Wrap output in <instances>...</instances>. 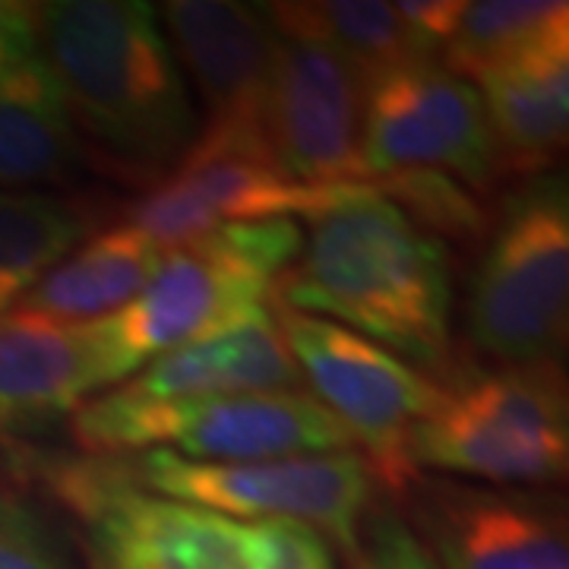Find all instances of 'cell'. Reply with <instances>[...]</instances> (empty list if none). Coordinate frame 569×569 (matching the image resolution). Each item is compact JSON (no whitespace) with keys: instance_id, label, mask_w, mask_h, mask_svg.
Returning a JSON list of instances; mask_svg holds the SVG:
<instances>
[{"instance_id":"cell-4","label":"cell","mask_w":569,"mask_h":569,"mask_svg":"<svg viewBox=\"0 0 569 569\" xmlns=\"http://www.w3.org/2000/svg\"><path fill=\"white\" fill-rule=\"evenodd\" d=\"M567 383L553 361L449 373L411 433V466L488 485H550L567 475Z\"/></svg>"},{"instance_id":"cell-17","label":"cell","mask_w":569,"mask_h":569,"mask_svg":"<svg viewBox=\"0 0 569 569\" xmlns=\"http://www.w3.org/2000/svg\"><path fill=\"white\" fill-rule=\"evenodd\" d=\"M497 142L500 178H535L560 159L569 127V36L475 82Z\"/></svg>"},{"instance_id":"cell-7","label":"cell","mask_w":569,"mask_h":569,"mask_svg":"<svg viewBox=\"0 0 569 569\" xmlns=\"http://www.w3.org/2000/svg\"><path fill=\"white\" fill-rule=\"evenodd\" d=\"M96 569H257L250 519L137 488L121 459L41 462Z\"/></svg>"},{"instance_id":"cell-23","label":"cell","mask_w":569,"mask_h":569,"mask_svg":"<svg viewBox=\"0 0 569 569\" xmlns=\"http://www.w3.org/2000/svg\"><path fill=\"white\" fill-rule=\"evenodd\" d=\"M370 183L440 244H471L478 238H488L493 224L481 197L440 171H396Z\"/></svg>"},{"instance_id":"cell-26","label":"cell","mask_w":569,"mask_h":569,"mask_svg":"<svg viewBox=\"0 0 569 569\" xmlns=\"http://www.w3.org/2000/svg\"><path fill=\"white\" fill-rule=\"evenodd\" d=\"M358 569H440L421 535L396 512H367L358 538Z\"/></svg>"},{"instance_id":"cell-2","label":"cell","mask_w":569,"mask_h":569,"mask_svg":"<svg viewBox=\"0 0 569 569\" xmlns=\"http://www.w3.org/2000/svg\"><path fill=\"white\" fill-rule=\"evenodd\" d=\"M36 26L86 156L140 187L171 174L200 121L159 10L137 0H54L36 3Z\"/></svg>"},{"instance_id":"cell-10","label":"cell","mask_w":569,"mask_h":569,"mask_svg":"<svg viewBox=\"0 0 569 569\" xmlns=\"http://www.w3.org/2000/svg\"><path fill=\"white\" fill-rule=\"evenodd\" d=\"M367 89L365 77L332 44L276 26V58L260 118L266 156L291 181L367 183L361 159Z\"/></svg>"},{"instance_id":"cell-9","label":"cell","mask_w":569,"mask_h":569,"mask_svg":"<svg viewBox=\"0 0 569 569\" xmlns=\"http://www.w3.org/2000/svg\"><path fill=\"white\" fill-rule=\"evenodd\" d=\"M272 317L301 380L365 447L373 478L406 493L421 471L411 466V433L440 399V383L346 326L272 305Z\"/></svg>"},{"instance_id":"cell-12","label":"cell","mask_w":569,"mask_h":569,"mask_svg":"<svg viewBox=\"0 0 569 569\" xmlns=\"http://www.w3.org/2000/svg\"><path fill=\"white\" fill-rule=\"evenodd\" d=\"M355 187L358 183L313 187L291 181L260 156L193 142L178 168L127 209L123 222L171 250L222 224L310 219L342 203Z\"/></svg>"},{"instance_id":"cell-1","label":"cell","mask_w":569,"mask_h":569,"mask_svg":"<svg viewBox=\"0 0 569 569\" xmlns=\"http://www.w3.org/2000/svg\"><path fill=\"white\" fill-rule=\"evenodd\" d=\"M307 222L310 234L272 288V305L329 317L408 367L449 377L456 351L447 244L370 181Z\"/></svg>"},{"instance_id":"cell-24","label":"cell","mask_w":569,"mask_h":569,"mask_svg":"<svg viewBox=\"0 0 569 569\" xmlns=\"http://www.w3.org/2000/svg\"><path fill=\"white\" fill-rule=\"evenodd\" d=\"M0 569H77L58 535L22 493L0 485Z\"/></svg>"},{"instance_id":"cell-25","label":"cell","mask_w":569,"mask_h":569,"mask_svg":"<svg viewBox=\"0 0 569 569\" xmlns=\"http://www.w3.org/2000/svg\"><path fill=\"white\" fill-rule=\"evenodd\" d=\"M257 569H336L329 538L305 522L250 519Z\"/></svg>"},{"instance_id":"cell-20","label":"cell","mask_w":569,"mask_h":569,"mask_svg":"<svg viewBox=\"0 0 569 569\" xmlns=\"http://www.w3.org/2000/svg\"><path fill=\"white\" fill-rule=\"evenodd\" d=\"M266 13L276 26L301 29L332 44L365 77L367 86L408 67L437 61L425 41L402 20L396 3H380V0L269 3Z\"/></svg>"},{"instance_id":"cell-22","label":"cell","mask_w":569,"mask_h":569,"mask_svg":"<svg viewBox=\"0 0 569 569\" xmlns=\"http://www.w3.org/2000/svg\"><path fill=\"white\" fill-rule=\"evenodd\" d=\"M560 36H569V3L563 0L466 3L452 39L440 51V63L449 73L478 82Z\"/></svg>"},{"instance_id":"cell-16","label":"cell","mask_w":569,"mask_h":569,"mask_svg":"<svg viewBox=\"0 0 569 569\" xmlns=\"http://www.w3.org/2000/svg\"><path fill=\"white\" fill-rule=\"evenodd\" d=\"M118 389L137 399L174 402V399L305 389V380L284 346L269 305L263 317L250 323L174 348L162 358L149 361L140 373L123 380Z\"/></svg>"},{"instance_id":"cell-13","label":"cell","mask_w":569,"mask_h":569,"mask_svg":"<svg viewBox=\"0 0 569 569\" xmlns=\"http://www.w3.org/2000/svg\"><path fill=\"white\" fill-rule=\"evenodd\" d=\"M174 58L197 82L206 123L197 142L266 156L260 137L266 89L276 58V26L266 7L224 0H171L162 7Z\"/></svg>"},{"instance_id":"cell-5","label":"cell","mask_w":569,"mask_h":569,"mask_svg":"<svg viewBox=\"0 0 569 569\" xmlns=\"http://www.w3.org/2000/svg\"><path fill=\"white\" fill-rule=\"evenodd\" d=\"M73 437L96 452L164 449L190 462H266L351 449V433L307 389L216 399H137L123 389L86 399Z\"/></svg>"},{"instance_id":"cell-3","label":"cell","mask_w":569,"mask_h":569,"mask_svg":"<svg viewBox=\"0 0 569 569\" xmlns=\"http://www.w3.org/2000/svg\"><path fill=\"white\" fill-rule=\"evenodd\" d=\"M301 247L305 231L295 219L222 224L171 247L130 305L92 323L111 383L174 348L263 317Z\"/></svg>"},{"instance_id":"cell-6","label":"cell","mask_w":569,"mask_h":569,"mask_svg":"<svg viewBox=\"0 0 569 569\" xmlns=\"http://www.w3.org/2000/svg\"><path fill=\"white\" fill-rule=\"evenodd\" d=\"M567 190L563 181L535 178L490 224L468 288V339L497 365L553 361L567 339Z\"/></svg>"},{"instance_id":"cell-21","label":"cell","mask_w":569,"mask_h":569,"mask_svg":"<svg viewBox=\"0 0 569 569\" xmlns=\"http://www.w3.org/2000/svg\"><path fill=\"white\" fill-rule=\"evenodd\" d=\"M96 222V209L73 197L0 190V313L17 310Z\"/></svg>"},{"instance_id":"cell-11","label":"cell","mask_w":569,"mask_h":569,"mask_svg":"<svg viewBox=\"0 0 569 569\" xmlns=\"http://www.w3.org/2000/svg\"><path fill=\"white\" fill-rule=\"evenodd\" d=\"M361 159L367 181L440 171L478 197L503 181L478 86L437 61L389 73L367 89Z\"/></svg>"},{"instance_id":"cell-18","label":"cell","mask_w":569,"mask_h":569,"mask_svg":"<svg viewBox=\"0 0 569 569\" xmlns=\"http://www.w3.org/2000/svg\"><path fill=\"white\" fill-rule=\"evenodd\" d=\"M77 123L39 51L0 77V190L39 193L82 168Z\"/></svg>"},{"instance_id":"cell-28","label":"cell","mask_w":569,"mask_h":569,"mask_svg":"<svg viewBox=\"0 0 569 569\" xmlns=\"http://www.w3.org/2000/svg\"><path fill=\"white\" fill-rule=\"evenodd\" d=\"M39 51L36 3L0 0V77Z\"/></svg>"},{"instance_id":"cell-19","label":"cell","mask_w":569,"mask_h":569,"mask_svg":"<svg viewBox=\"0 0 569 569\" xmlns=\"http://www.w3.org/2000/svg\"><path fill=\"white\" fill-rule=\"evenodd\" d=\"M159 241L133 224L96 231L41 279L17 310L61 323H96L127 307L164 260Z\"/></svg>"},{"instance_id":"cell-15","label":"cell","mask_w":569,"mask_h":569,"mask_svg":"<svg viewBox=\"0 0 569 569\" xmlns=\"http://www.w3.org/2000/svg\"><path fill=\"white\" fill-rule=\"evenodd\" d=\"M102 387H111V377L92 323H61L29 310L0 313V427L51 425Z\"/></svg>"},{"instance_id":"cell-8","label":"cell","mask_w":569,"mask_h":569,"mask_svg":"<svg viewBox=\"0 0 569 569\" xmlns=\"http://www.w3.org/2000/svg\"><path fill=\"white\" fill-rule=\"evenodd\" d=\"M137 488L234 519L305 522L339 548L358 550L377 478L361 452L288 456L266 462H190L164 449L121 459Z\"/></svg>"},{"instance_id":"cell-14","label":"cell","mask_w":569,"mask_h":569,"mask_svg":"<svg viewBox=\"0 0 569 569\" xmlns=\"http://www.w3.org/2000/svg\"><path fill=\"white\" fill-rule=\"evenodd\" d=\"M406 493L440 569H569L557 512L529 493L421 478Z\"/></svg>"},{"instance_id":"cell-27","label":"cell","mask_w":569,"mask_h":569,"mask_svg":"<svg viewBox=\"0 0 569 569\" xmlns=\"http://www.w3.org/2000/svg\"><path fill=\"white\" fill-rule=\"evenodd\" d=\"M396 10L411 26V32L430 48V54L440 61V51L452 39L466 3L462 0H399Z\"/></svg>"}]
</instances>
